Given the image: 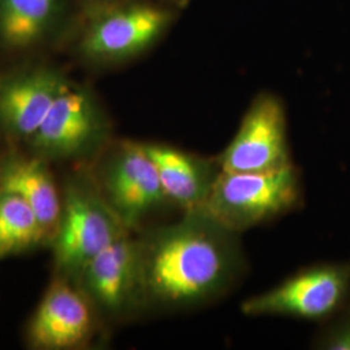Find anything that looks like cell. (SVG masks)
Returning a JSON list of instances; mask_svg holds the SVG:
<instances>
[{"instance_id":"cell-1","label":"cell","mask_w":350,"mask_h":350,"mask_svg":"<svg viewBox=\"0 0 350 350\" xmlns=\"http://www.w3.org/2000/svg\"><path fill=\"white\" fill-rule=\"evenodd\" d=\"M237 235L199 209L140 240L146 302L189 310L221 297L244 266Z\"/></svg>"},{"instance_id":"cell-2","label":"cell","mask_w":350,"mask_h":350,"mask_svg":"<svg viewBox=\"0 0 350 350\" xmlns=\"http://www.w3.org/2000/svg\"><path fill=\"white\" fill-rule=\"evenodd\" d=\"M81 39L91 63L116 65L146 53L174 25L178 11L146 0H116L98 5Z\"/></svg>"},{"instance_id":"cell-3","label":"cell","mask_w":350,"mask_h":350,"mask_svg":"<svg viewBox=\"0 0 350 350\" xmlns=\"http://www.w3.org/2000/svg\"><path fill=\"white\" fill-rule=\"evenodd\" d=\"M300 199V178L293 163L258 173L221 170L202 211L239 234L291 211Z\"/></svg>"},{"instance_id":"cell-4","label":"cell","mask_w":350,"mask_h":350,"mask_svg":"<svg viewBox=\"0 0 350 350\" xmlns=\"http://www.w3.org/2000/svg\"><path fill=\"white\" fill-rule=\"evenodd\" d=\"M129 232L116 217L100 189L70 185L65 191L63 212L52 239L55 262L62 273L81 275L98 253Z\"/></svg>"},{"instance_id":"cell-5","label":"cell","mask_w":350,"mask_h":350,"mask_svg":"<svg viewBox=\"0 0 350 350\" xmlns=\"http://www.w3.org/2000/svg\"><path fill=\"white\" fill-rule=\"evenodd\" d=\"M349 291V263L317 265L243 301L240 310L250 317L279 315L319 321L338 312Z\"/></svg>"},{"instance_id":"cell-6","label":"cell","mask_w":350,"mask_h":350,"mask_svg":"<svg viewBox=\"0 0 350 350\" xmlns=\"http://www.w3.org/2000/svg\"><path fill=\"white\" fill-rule=\"evenodd\" d=\"M218 161L222 170L235 173L271 172L292 165L287 113L278 95L263 91L252 100Z\"/></svg>"},{"instance_id":"cell-7","label":"cell","mask_w":350,"mask_h":350,"mask_svg":"<svg viewBox=\"0 0 350 350\" xmlns=\"http://www.w3.org/2000/svg\"><path fill=\"white\" fill-rule=\"evenodd\" d=\"M100 192L129 231L169 202L154 163L137 142H122L111 153L101 172Z\"/></svg>"},{"instance_id":"cell-8","label":"cell","mask_w":350,"mask_h":350,"mask_svg":"<svg viewBox=\"0 0 350 350\" xmlns=\"http://www.w3.org/2000/svg\"><path fill=\"white\" fill-rule=\"evenodd\" d=\"M107 133L105 114L94 95L64 81L44 121L29 143L39 156L75 157L100 146Z\"/></svg>"},{"instance_id":"cell-9","label":"cell","mask_w":350,"mask_h":350,"mask_svg":"<svg viewBox=\"0 0 350 350\" xmlns=\"http://www.w3.org/2000/svg\"><path fill=\"white\" fill-rule=\"evenodd\" d=\"M79 276L88 299L113 318L125 317L146 302L142 244L129 232L98 253Z\"/></svg>"},{"instance_id":"cell-10","label":"cell","mask_w":350,"mask_h":350,"mask_svg":"<svg viewBox=\"0 0 350 350\" xmlns=\"http://www.w3.org/2000/svg\"><path fill=\"white\" fill-rule=\"evenodd\" d=\"M86 299L59 278L43 296L29 325V340L38 349H72L92 335L94 315Z\"/></svg>"},{"instance_id":"cell-11","label":"cell","mask_w":350,"mask_h":350,"mask_svg":"<svg viewBox=\"0 0 350 350\" xmlns=\"http://www.w3.org/2000/svg\"><path fill=\"white\" fill-rule=\"evenodd\" d=\"M46 68L30 69L0 82V125L14 138L31 139L64 83Z\"/></svg>"},{"instance_id":"cell-12","label":"cell","mask_w":350,"mask_h":350,"mask_svg":"<svg viewBox=\"0 0 350 350\" xmlns=\"http://www.w3.org/2000/svg\"><path fill=\"white\" fill-rule=\"evenodd\" d=\"M143 147L157 169L167 201L183 212L202 209L222 170L218 159L201 157L160 143H143Z\"/></svg>"},{"instance_id":"cell-13","label":"cell","mask_w":350,"mask_h":350,"mask_svg":"<svg viewBox=\"0 0 350 350\" xmlns=\"http://www.w3.org/2000/svg\"><path fill=\"white\" fill-rule=\"evenodd\" d=\"M0 192L20 198L37 215L51 241L60 224L63 200L50 169L40 157H13L0 163Z\"/></svg>"},{"instance_id":"cell-14","label":"cell","mask_w":350,"mask_h":350,"mask_svg":"<svg viewBox=\"0 0 350 350\" xmlns=\"http://www.w3.org/2000/svg\"><path fill=\"white\" fill-rule=\"evenodd\" d=\"M63 14V0H0V43L33 47L50 37Z\"/></svg>"},{"instance_id":"cell-15","label":"cell","mask_w":350,"mask_h":350,"mask_svg":"<svg viewBox=\"0 0 350 350\" xmlns=\"http://www.w3.org/2000/svg\"><path fill=\"white\" fill-rule=\"evenodd\" d=\"M51 241L37 215L20 198L0 192V260Z\"/></svg>"},{"instance_id":"cell-16","label":"cell","mask_w":350,"mask_h":350,"mask_svg":"<svg viewBox=\"0 0 350 350\" xmlns=\"http://www.w3.org/2000/svg\"><path fill=\"white\" fill-rule=\"evenodd\" d=\"M318 348L325 350H350V314L331 325L318 341Z\"/></svg>"},{"instance_id":"cell-17","label":"cell","mask_w":350,"mask_h":350,"mask_svg":"<svg viewBox=\"0 0 350 350\" xmlns=\"http://www.w3.org/2000/svg\"><path fill=\"white\" fill-rule=\"evenodd\" d=\"M160 1L166 4V5H169V7H172V8H174L178 12L186 10L189 5V3H191V0H160Z\"/></svg>"},{"instance_id":"cell-18","label":"cell","mask_w":350,"mask_h":350,"mask_svg":"<svg viewBox=\"0 0 350 350\" xmlns=\"http://www.w3.org/2000/svg\"><path fill=\"white\" fill-rule=\"evenodd\" d=\"M92 1L98 7V5H103V4H107V3H112V1H116V0H92Z\"/></svg>"}]
</instances>
